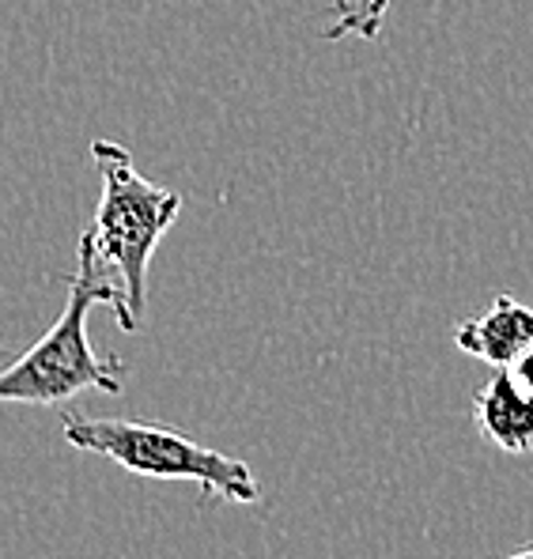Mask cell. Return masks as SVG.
<instances>
[{"mask_svg":"<svg viewBox=\"0 0 533 559\" xmlns=\"http://www.w3.org/2000/svg\"><path fill=\"white\" fill-rule=\"evenodd\" d=\"M92 307H106L126 333L141 325L126 292L98 276L87 261H80L69 276V302L61 318L31 344L20 359L0 371V405H61L84 390H98L106 397L121 393V359L95 352L87 336V314Z\"/></svg>","mask_w":533,"mask_h":559,"instance_id":"obj_1","label":"cell"},{"mask_svg":"<svg viewBox=\"0 0 533 559\" xmlns=\"http://www.w3.org/2000/svg\"><path fill=\"white\" fill-rule=\"evenodd\" d=\"M92 163L98 170V204L92 227L80 235L76 258L121 287L133 314L141 318L147 310V265L163 235L175 227L182 197L147 182L118 140H92Z\"/></svg>","mask_w":533,"mask_h":559,"instance_id":"obj_2","label":"cell"},{"mask_svg":"<svg viewBox=\"0 0 533 559\" xmlns=\"http://www.w3.org/2000/svg\"><path fill=\"white\" fill-rule=\"evenodd\" d=\"M64 442L84 454L110 457L114 465L129 468L152 480H193L204 496L232 499V503H258L261 484L250 465L224 450L201 447L190 435L167 424L144 419H110V416H76L61 419Z\"/></svg>","mask_w":533,"mask_h":559,"instance_id":"obj_3","label":"cell"},{"mask_svg":"<svg viewBox=\"0 0 533 559\" xmlns=\"http://www.w3.org/2000/svg\"><path fill=\"white\" fill-rule=\"evenodd\" d=\"M454 344L488 367H514L533 348V310L514 295H496L485 314L454 329Z\"/></svg>","mask_w":533,"mask_h":559,"instance_id":"obj_4","label":"cell"},{"mask_svg":"<svg viewBox=\"0 0 533 559\" xmlns=\"http://www.w3.org/2000/svg\"><path fill=\"white\" fill-rule=\"evenodd\" d=\"M473 419L504 454L522 457L533 450V397L519 385L511 367H491L488 382L473 393Z\"/></svg>","mask_w":533,"mask_h":559,"instance_id":"obj_5","label":"cell"},{"mask_svg":"<svg viewBox=\"0 0 533 559\" xmlns=\"http://www.w3.org/2000/svg\"><path fill=\"white\" fill-rule=\"evenodd\" d=\"M387 15L390 0H333V20L325 27V38L330 43H341V38L375 43L387 27Z\"/></svg>","mask_w":533,"mask_h":559,"instance_id":"obj_6","label":"cell"},{"mask_svg":"<svg viewBox=\"0 0 533 559\" xmlns=\"http://www.w3.org/2000/svg\"><path fill=\"white\" fill-rule=\"evenodd\" d=\"M511 374L519 378V385H522V390H526L530 397H533V348L526 352V356L519 359V364L511 367Z\"/></svg>","mask_w":533,"mask_h":559,"instance_id":"obj_7","label":"cell"},{"mask_svg":"<svg viewBox=\"0 0 533 559\" xmlns=\"http://www.w3.org/2000/svg\"><path fill=\"white\" fill-rule=\"evenodd\" d=\"M507 559H533V540H530V545H522V548H514Z\"/></svg>","mask_w":533,"mask_h":559,"instance_id":"obj_8","label":"cell"},{"mask_svg":"<svg viewBox=\"0 0 533 559\" xmlns=\"http://www.w3.org/2000/svg\"><path fill=\"white\" fill-rule=\"evenodd\" d=\"M0 356H4V344H0Z\"/></svg>","mask_w":533,"mask_h":559,"instance_id":"obj_9","label":"cell"}]
</instances>
